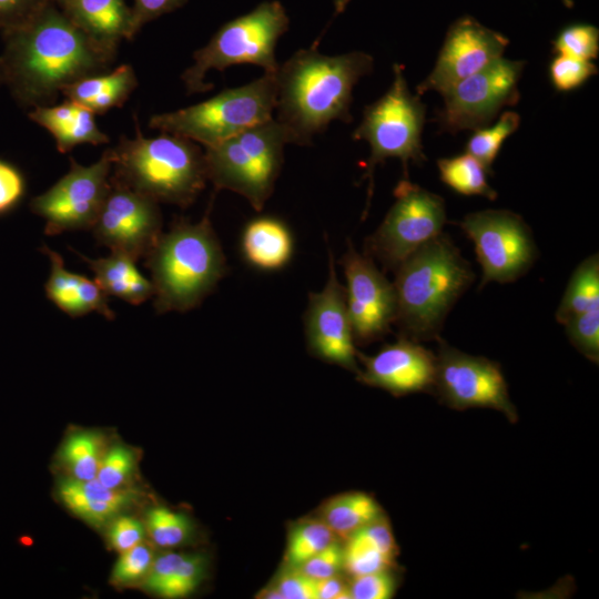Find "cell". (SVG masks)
I'll list each match as a JSON object with an SVG mask.
<instances>
[{
  "mask_svg": "<svg viewBox=\"0 0 599 599\" xmlns=\"http://www.w3.org/2000/svg\"><path fill=\"white\" fill-rule=\"evenodd\" d=\"M2 38L4 85L28 110L54 104L64 87L110 71L116 57L80 30L55 2Z\"/></svg>",
  "mask_w": 599,
  "mask_h": 599,
  "instance_id": "obj_1",
  "label": "cell"
},
{
  "mask_svg": "<svg viewBox=\"0 0 599 599\" xmlns=\"http://www.w3.org/2000/svg\"><path fill=\"white\" fill-rule=\"evenodd\" d=\"M374 58L363 51L338 55L297 50L276 71V120L290 143L309 145L331 122L352 121L353 90L369 74Z\"/></svg>",
  "mask_w": 599,
  "mask_h": 599,
  "instance_id": "obj_2",
  "label": "cell"
},
{
  "mask_svg": "<svg viewBox=\"0 0 599 599\" xmlns=\"http://www.w3.org/2000/svg\"><path fill=\"white\" fill-rule=\"evenodd\" d=\"M475 280L471 265L447 234H439L396 270L394 324L416 342L439 336L444 322Z\"/></svg>",
  "mask_w": 599,
  "mask_h": 599,
  "instance_id": "obj_3",
  "label": "cell"
},
{
  "mask_svg": "<svg viewBox=\"0 0 599 599\" xmlns=\"http://www.w3.org/2000/svg\"><path fill=\"white\" fill-rule=\"evenodd\" d=\"M209 213L196 223L175 221L144 257L158 314L199 306L226 274L225 256Z\"/></svg>",
  "mask_w": 599,
  "mask_h": 599,
  "instance_id": "obj_4",
  "label": "cell"
},
{
  "mask_svg": "<svg viewBox=\"0 0 599 599\" xmlns=\"http://www.w3.org/2000/svg\"><path fill=\"white\" fill-rule=\"evenodd\" d=\"M111 179L158 203L191 205L207 182L204 152L192 140L171 133L145 138L135 120V135L109 148Z\"/></svg>",
  "mask_w": 599,
  "mask_h": 599,
  "instance_id": "obj_5",
  "label": "cell"
},
{
  "mask_svg": "<svg viewBox=\"0 0 599 599\" xmlns=\"http://www.w3.org/2000/svg\"><path fill=\"white\" fill-rule=\"evenodd\" d=\"M288 135L274 118L205 148L206 177L215 191L244 196L261 211L271 197L284 162Z\"/></svg>",
  "mask_w": 599,
  "mask_h": 599,
  "instance_id": "obj_6",
  "label": "cell"
},
{
  "mask_svg": "<svg viewBox=\"0 0 599 599\" xmlns=\"http://www.w3.org/2000/svg\"><path fill=\"white\" fill-rule=\"evenodd\" d=\"M290 18L277 1H264L250 12L225 22L210 41L193 53V64L181 75L189 94L210 91L204 80L211 70L223 71L235 64H254L266 73L278 69L275 50L288 30Z\"/></svg>",
  "mask_w": 599,
  "mask_h": 599,
  "instance_id": "obj_7",
  "label": "cell"
},
{
  "mask_svg": "<svg viewBox=\"0 0 599 599\" xmlns=\"http://www.w3.org/2000/svg\"><path fill=\"white\" fill-rule=\"evenodd\" d=\"M276 98V72H265L247 84L225 89L197 104L154 114L149 126L207 148L273 118Z\"/></svg>",
  "mask_w": 599,
  "mask_h": 599,
  "instance_id": "obj_8",
  "label": "cell"
},
{
  "mask_svg": "<svg viewBox=\"0 0 599 599\" xmlns=\"http://www.w3.org/2000/svg\"><path fill=\"white\" fill-rule=\"evenodd\" d=\"M393 75L388 90L365 106L362 121L352 134L354 140L366 141L370 149L363 176L368 179L365 213L369 206L377 164L387 159H399L407 177L409 162L422 164L426 160L422 144L426 106L419 94L410 92L400 64L393 65Z\"/></svg>",
  "mask_w": 599,
  "mask_h": 599,
  "instance_id": "obj_9",
  "label": "cell"
},
{
  "mask_svg": "<svg viewBox=\"0 0 599 599\" xmlns=\"http://www.w3.org/2000/svg\"><path fill=\"white\" fill-rule=\"evenodd\" d=\"M395 202L366 238L365 254L394 271L415 251L443 233L445 201L407 177L394 190Z\"/></svg>",
  "mask_w": 599,
  "mask_h": 599,
  "instance_id": "obj_10",
  "label": "cell"
},
{
  "mask_svg": "<svg viewBox=\"0 0 599 599\" xmlns=\"http://www.w3.org/2000/svg\"><path fill=\"white\" fill-rule=\"evenodd\" d=\"M458 224L475 245L483 271L479 290L490 282L517 281L531 268L538 256L530 227L509 210L473 212Z\"/></svg>",
  "mask_w": 599,
  "mask_h": 599,
  "instance_id": "obj_11",
  "label": "cell"
},
{
  "mask_svg": "<svg viewBox=\"0 0 599 599\" xmlns=\"http://www.w3.org/2000/svg\"><path fill=\"white\" fill-rule=\"evenodd\" d=\"M524 68V61L501 57L457 82L441 94L444 103L436 119L439 128L457 133L487 126L499 111L518 102Z\"/></svg>",
  "mask_w": 599,
  "mask_h": 599,
  "instance_id": "obj_12",
  "label": "cell"
},
{
  "mask_svg": "<svg viewBox=\"0 0 599 599\" xmlns=\"http://www.w3.org/2000/svg\"><path fill=\"white\" fill-rule=\"evenodd\" d=\"M70 161L68 173L30 202L32 213L44 220L47 235L92 229L110 189V149L90 165Z\"/></svg>",
  "mask_w": 599,
  "mask_h": 599,
  "instance_id": "obj_13",
  "label": "cell"
},
{
  "mask_svg": "<svg viewBox=\"0 0 599 599\" xmlns=\"http://www.w3.org/2000/svg\"><path fill=\"white\" fill-rule=\"evenodd\" d=\"M434 389L453 409L491 408L510 423L518 414L500 365L483 356L464 353L439 336Z\"/></svg>",
  "mask_w": 599,
  "mask_h": 599,
  "instance_id": "obj_14",
  "label": "cell"
},
{
  "mask_svg": "<svg viewBox=\"0 0 599 599\" xmlns=\"http://www.w3.org/2000/svg\"><path fill=\"white\" fill-rule=\"evenodd\" d=\"M95 240L135 261L145 257L162 234L159 203L110 176V189L92 226Z\"/></svg>",
  "mask_w": 599,
  "mask_h": 599,
  "instance_id": "obj_15",
  "label": "cell"
},
{
  "mask_svg": "<svg viewBox=\"0 0 599 599\" xmlns=\"http://www.w3.org/2000/svg\"><path fill=\"white\" fill-rule=\"evenodd\" d=\"M339 263L346 278L345 298L355 343L380 339L396 317L394 284L372 257L359 253L349 241Z\"/></svg>",
  "mask_w": 599,
  "mask_h": 599,
  "instance_id": "obj_16",
  "label": "cell"
},
{
  "mask_svg": "<svg viewBox=\"0 0 599 599\" xmlns=\"http://www.w3.org/2000/svg\"><path fill=\"white\" fill-rule=\"evenodd\" d=\"M508 44L507 37L474 17H459L449 26L435 65L416 88L417 94L428 91L443 94L457 82L501 58Z\"/></svg>",
  "mask_w": 599,
  "mask_h": 599,
  "instance_id": "obj_17",
  "label": "cell"
},
{
  "mask_svg": "<svg viewBox=\"0 0 599 599\" xmlns=\"http://www.w3.org/2000/svg\"><path fill=\"white\" fill-rule=\"evenodd\" d=\"M308 348L316 356L358 373L355 341L346 306L345 288L339 283L335 260L328 248V277L319 292L308 293L304 314Z\"/></svg>",
  "mask_w": 599,
  "mask_h": 599,
  "instance_id": "obj_18",
  "label": "cell"
},
{
  "mask_svg": "<svg viewBox=\"0 0 599 599\" xmlns=\"http://www.w3.org/2000/svg\"><path fill=\"white\" fill-rule=\"evenodd\" d=\"M364 364L357 379L395 396L434 389L436 355L405 336L385 345L373 356L357 352Z\"/></svg>",
  "mask_w": 599,
  "mask_h": 599,
  "instance_id": "obj_19",
  "label": "cell"
},
{
  "mask_svg": "<svg viewBox=\"0 0 599 599\" xmlns=\"http://www.w3.org/2000/svg\"><path fill=\"white\" fill-rule=\"evenodd\" d=\"M41 252L50 262V273L44 285L45 295L58 308L71 317L97 312L106 319L115 314L108 303V295L95 280L65 268L62 256L44 245Z\"/></svg>",
  "mask_w": 599,
  "mask_h": 599,
  "instance_id": "obj_20",
  "label": "cell"
},
{
  "mask_svg": "<svg viewBox=\"0 0 599 599\" xmlns=\"http://www.w3.org/2000/svg\"><path fill=\"white\" fill-rule=\"evenodd\" d=\"M62 12L104 50L116 54L131 40V7L124 0H57Z\"/></svg>",
  "mask_w": 599,
  "mask_h": 599,
  "instance_id": "obj_21",
  "label": "cell"
},
{
  "mask_svg": "<svg viewBox=\"0 0 599 599\" xmlns=\"http://www.w3.org/2000/svg\"><path fill=\"white\" fill-rule=\"evenodd\" d=\"M57 491L74 515L94 526L110 524L140 498L126 487L109 488L97 478L83 481L70 476L58 480Z\"/></svg>",
  "mask_w": 599,
  "mask_h": 599,
  "instance_id": "obj_22",
  "label": "cell"
},
{
  "mask_svg": "<svg viewBox=\"0 0 599 599\" xmlns=\"http://www.w3.org/2000/svg\"><path fill=\"white\" fill-rule=\"evenodd\" d=\"M94 115L89 109L68 99L60 104L34 106L28 112L32 122L50 132L61 153L84 143H109V136L100 130Z\"/></svg>",
  "mask_w": 599,
  "mask_h": 599,
  "instance_id": "obj_23",
  "label": "cell"
},
{
  "mask_svg": "<svg viewBox=\"0 0 599 599\" xmlns=\"http://www.w3.org/2000/svg\"><path fill=\"white\" fill-rule=\"evenodd\" d=\"M245 261L262 271L283 268L291 261L294 240L288 226L274 216H260L250 221L241 237Z\"/></svg>",
  "mask_w": 599,
  "mask_h": 599,
  "instance_id": "obj_24",
  "label": "cell"
},
{
  "mask_svg": "<svg viewBox=\"0 0 599 599\" xmlns=\"http://www.w3.org/2000/svg\"><path fill=\"white\" fill-rule=\"evenodd\" d=\"M138 85L133 67L124 63L108 72L82 78L64 87L61 94L94 114H103L122 106Z\"/></svg>",
  "mask_w": 599,
  "mask_h": 599,
  "instance_id": "obj_25",
  "label": "cell"
},
{
  "mask_svg": "<svg viewBox=\"0 0 599 599\" xmlns=\"http://www.w3.org/2000/svg\"><path fill=\"white\" fill-rule=\"evenodd\" d=\"M396 556V540L383 516L349 535L343 547L344 569L352 577L388 570Z\"/></svg>",
  "mask_w": 599,
  "mask_h": 599,
  "instance_id": "obj_26",
  "label": "cell"
},
{
  "mask_svg": "<svg viewBox=\"0 0 599 599\" xmlns=\"http://www.w3.org/2000/svg\"><path fill=\"white\" fill-rule=\"evenodd\" d=\"M94 273V280L108 296L118 297L129 304L140 305L153 297L154 290L136 267V261L121 252H111L100 258L80 254Z\"/></svg>",
  "mask_w": 599,
  "mask_h": 599,
  "instance_id": "obj_27",
  "label": "cell"
},
{
  "mask_svg": "<svg viewBox=\"0 0 599 599\" xmlns=\"http://www.w3.org/2000/svg\"><path fill=\"white\" fill-rule=\"evenodd\" d=\"M205 570V559L197 554L167 552L154 561L143 586L164 598H182L195 590Z\"/></svg>",
  "mask_w": 599,
  "mask_h": 599,
  "instance_id": "obj_28",
  "label": "cell"
},
{
  "mask_svg": "<svg viewBox=\"0 0 599 599\" xmlns=\"http://www.w3.org/2000/svg\"><path fill=\"white\" fill-rule=\"evenodd\" d=\"M382 508L374 497L361 491L347 493L333 498L325 506L322 519L335 536L349 535L380 518Z\"/></svg>",
  "mask_w": 599,
  "mask_h": 599,
  "instance_id": "obj_29",
  "label": "cell"
},
{
  "mask_svg": "<svg viewBox=\"0 0 599 599\" xmlns=\"http://www.w3.org/2000/svg\"><path fill=\"white\" fill-rule=\"evenodd\" d=\"M599 306V256L585 258L572 272L556 311V319L565 324L570 318Z\"/></svg>",
  "mask_w": 599,
  "mask_h": 599,
  "instance_id": "obj_30",
  "label": "cell"
},
{
  "mask_svg": "<svg viewBox=\"0 0 599 599\" xmlns=\"http://www.w3.org/2000/svg\"><path fill=\"white\" fill-rule=\"evenodd\" d=\"M437 166L443 183L459 194L489 200H495L498 195L487 181L489 171L468 153L439 159Z\"/></svg>",
  "mask_w": 599,
  "mask_h": 599,
  "instance_id": "obj_31",
  "label": "cell"
},
{
  "mask_svg": "<svg viewBox=\"0 0 599 599\" xmlns=\"http://www.w3.org/2000/svg\"><path fill=\"white\" fill-rule=\"evenodd\" d=\"M102 455L100 437L87 430L71 434L60 450L61 461L70 471V477L83 481L97 477Z\"/></svg>",
  "mask_w": 599,
  "mask_h": 599,
  "instance_id": "obj_32",
  "label": "cell"
},
{
  "mask_svg": "<svg viewBox=\"0 0 599 599\" xmlns=\"http://www.w3.org/2000/svg\"><path fill=\"white\" fill-rule=\"evenodd\" d=\"M519 125V114L514 111H505L494 125L474 130L466 143L465 151L491 172V166L504 142L518 130Z\"/></svg>",
  "mask_w": 599,
  "mask_h": 599,
  "instance_id": "obj_33",
  "label": "cell"
},
{
  "mask_svg": "<svg viewBox=\"0 0 599 599\" xmlns=\"http://www.w3.org/2000/svg\"><path fill=\"white\" fill-rule=\"evenodd\" d=\"M335 534L323 521L308 520L300 524L291 534L286 559L291 567H298L315 554L335 541Z\"/></svg>",
  "mask_w": 599,
  "mask_h": 599,
  "instance_id": "obj_34",
  "label": "cell"
},
{
  "mask_svg": "<svg viewBox=\"0 0 599 599\" xmlns=\"http://www.w3.org/2000/svg\"><path fill=\"white\" fill-rule=\"evenodd\" d=\"M186 516L166 507H154L146 515V531L160 547L171 548L183 544L191 535Z\"/></svg>",
  "mask_w": 599,
  "mask_h": 599,
  "instance_id": "obj_35",
  "label": "cell"
},
{
  "mask_svg": "<svg viewBox=\"0 0 599 599\" xmlns=\"http://www.w3.org/2000/svg\"><path fill=\"white\" fill-rule=\"evenodd\" d=\"M554 52L591 61L599 53V30L589 23H572L562 28L552 41Z\"/></svg>",
  "mask_w": 599,
  "mask_h": 599,
  "instance_id": "obj_36",
  "label": "cell"
},
{
  "mask_svg": "<svg viewBox=\"0 0 599 599\" xmlns=\"http://www.w3.org/2000/svg\"><path fill=\"white\" fill-rule=\"evenodd\" d=\"M569 342L595 364L599 362V306L583 312L564 324Z\"/></svg>",
  "mask_w": 599,
  "mask_h": 599,
  "instance_id": "obj_37",
  "label": "cell"
},
{
  "mask_svg": "<svg viewBox=\"0 0 599 599\" xmlns=\"http://www.w3.org/2000/svg\"><path fill=\"white\" fill-rule=\"evenodd\" d=\"M134 453L122 444L111 446L102 455L97 479L109 488H123L135 470Z\"/></svg>",
  "mask_w": 599,
  "mask_h": 599,
  "instance_id": "obj_38",
  "label": "cell"
},
{
  "mask_svg": "<svg viewBox=\"0 0 599 599\" xmlns=\"http://www.w3.org/2000/svg\"><path fill=\"white\" fill-rule=\"evenodd\" d=\"M598 73L591 61L557 54L549 64V79L559 92H569L585 84Z\"/></svg>",
  "mask_w": 599,
  "mask_h": 599,
  "instance_id": "obj_39",
  "label": "cell"
},
{
  "mask_svg": "<svg viewBox=\"0 0 599 599\" xmlns=\"http://www.w3.org/2000/svg\"><path fill=\"white\" fill-rule=\"evenodd\" d=\"M153 561L154 555L152 549L141 542L121 552L113 568L111 580L115 585L133 583L139 579L145 578Z\"/></svg>",
  "mask_w": 599,
  "mask_h": 599,
  "instance_id": "obj_40",
  "label": "cell"
},
{
  "mask_svg": "<svg viewBox=\"0 0 599 599\" xmlns=\"http://www.w3.org/2000/svg\"><path fill=\"white\" fill-rule=\"evenodd\" d=\"M351 599H389L396 580L388 570L353 576L348 585Z\"/></svg>",
  "mask_w": 599,
  "mask_h": 599,
  "instance_id": "obj_41",
  "label": "cell"
},
{
  "mask_svg": "<svg viewBox=\"0 0 599 599\" xmlns=\"http://www.w3.org/2000/svg\"><path fill=\"white\" fill-rule=\"evenodd\" d=\"M54 0H0V32H10L32 19Z\"/></svg>",
  "mask_w": 599,
  "mask_h": 599,
  "instance_id": "obj_42",
  "label": "cell"
},
{
  "mask_svg": "<svg viewBox=\"0 0 599 599\" xmlns=\"http://www.w3.org/2000/svg\"><path fill=\"white\" fill-rule=\"evenodd\" d=\"M26 194V179L12 163L0 159V215L14 210Z\"/></svg>",
  "mask_w": 599,
  "mask_h": 599,
  "instance_id": "obj_43",
  "label": "cell"
},
{
  "mask_svg": "<svg viewBox=\"0 0 599 599\" xmlns=\"http://www.w3.org/2000/svg\"><path fill=\"white\" fill-rule=\"evenodd\" d=\"M146 529L140 520L121 514L110 522L108 537L111 547L123 552L141 544Z\"/></svg>",
  "mask_w": 599,
  "mask_h": 599,
  "instance_id": "obj_44",
  "label": "cell"
},
{
  "mask_svg": "<svg viewBox=\"0 0 599 599\" xmlns=\"http://www.w3.org/2000/svg\"><path fill=\"white\" fill-rule=\"evenodd\" d=\"M297 568L315 580L336 576L344 568L343 548L334 541Z\"/></svg>",
  "mask_w": 599,
  "mask_h": 599,
  "instance_id": "obj_45",
  "label": "cell"
},
{
  "mask_svg": "<svg viewBox=\"0 0 599 599\" xmlns=\"http://www.w3.org/2000/svg\"><path fill=\"white\" fill-rule=\"evenodd\" d=\"M186 2L187 0H134L131 7V40L143 26L181 8Z\"/></svg>",
  "mask_w": 599,
  "mask_h": 599,
  "instance_id": "obj_46",
  "label": "cell"
},
{
  "mask_svg": "<svg viewBox=\"0 0 599 599\" xmlns=\"http://www.w3.org/2000/svg\"><path fill=\"white\" fill-rule=\"evenodd\" d=\"M274 585L284 599H316L315 579L297 567L282 573Z\"/></svg>",
  "mask_w": 599,
  "mask_h": 599,
  "instance_id": "obj_47",
  "label": "cell"
},
{
  "mask_svg": "<svg viewBox=\"0 0 599 599\" xmlns=\"http://www.w3.org/2000/svg\"><path fill=\"white\" fill-rule=\"evenodd\" d=\"M316 599H351L349 588L337 575L315 580Z\"/></svg>",
  "mask_w": 599,
  "mask_h": 599,
  "instance_id": "obj_48",
  "label": "cell"
},
{
  "mask_svg": "<svg viewBox=\"0 0 599 599\" xmlns=\"http://www.w3.org/2000/svg\"><path fill=\"white\" fill-rule=\"evenodd\" d=\"M260 595H262L261 598L265 599H284L275 585L265 588Z\"/></svg>",
  "mask_w": 599,
  "mask_h": 599,
  "instance_id": "obj_49",
  "label": "cell"
},
{
  "mask_svg": "<svg viewBox=\"0 0 599 599\" xmlns=\"http://www.w3.org/2000/svg\"><path fill=\"white\" fill-rule=\"evenodd\" d=\"M336 13H341L346 8L349 0H332Z\"/></svg>",
  "mask_w": 599,
  "mask_h": 599,
  "instance_id": "obj_50",
  "label": "cell"
},
{
  "mask_svg": "<svg viewBox=\"0 0 599 599\" xmlns=\"http://www.w3.org/2000/svg\"><path fill=\"white\" fill-rule=\"evenodd\" d=\"M0 85H4L3 67L0 58Z\"/></svg>",
  "mask_w": 599,
  "mask_h": 599,
  "instance_id": "obj_51",
  "label": "cell"
},
{
  "mask_svg": "<svg viewBox=\"0 0 599 599\" xmlns=\"http://www.w3.org/2000/svg\"><path fill=\"white\" fill-rule=\"evenodd\" d=\"M562 2V4L566 7V8H572L573 7V0H560Z\"/></svg>",
  "mask_w": 599,
  "mask_h": 599,
  "instance_id": "obj_52",
  "label": "cell"
},
{
  "mask_svg": "<svg viewBox=\"0 0 599 599\" xmlns=\"http://www.w3.org/2000/svg\"><path fill=\"white\" fill-rule=\"evenodd\" d=\"M54 1H57V0H54Z\"/></svg>",
  "mask_w": 599,
  "mask_h": 599,
  "instance_id": "obj_53",
  "label": "cell"
}]
</instances>
